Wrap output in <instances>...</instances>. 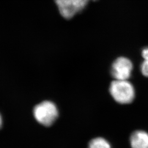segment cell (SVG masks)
Instances as JSON below:
<instances>
[{"mask_svg":"<svg viewBox=\"0 0 148 148\" xmlns=\"http://www.w3.org/2000/svg\"><path fill=\"white\" fill-rule=\"evenodd\" d=\"M33 114L38 123L45 126H49L58 116V110L52 101H43L34 107Z\"/></svg>","mask_w":148,"mask_h":148,"instance_id":"cell-2","label":"cell"},{"mask_svg":"<svg viewBox=\"0 0 148 148\" xmlns=\"http://www.w3.org/2000/svg\"><path fill=\"white\" fill-rule=\"evenodd\" d=\"M109 91L114 99L122 104L131 103L135 97L134 88L128 80L115 79L111 82Z\"/></svg>","mask_w":148,"mask_h":148,"instance_id":"cell-1","label":"cell"},{"mask_svg":"<svg viewBox=\"0 0 148 148\" xmlns=\"http://www.w3.org/2000/svg\"><path fill=\"white\" fill-rule=\"evenodd\" d=\"M132 148H148V133L144 131H136L130 137Z\"/></svg>","mask_w":148,"mask_h":148,"instance_id":"cell-5","label":"cell"},{"mask_svg":"<svg viewBox=\"0 0 148 148\" xmlns=\"http://www.w3.org/2000/svg\"><path fill=\"white\" fill-rule=\"evenodd\" d=\"M2 123H3L2 117L1 115L0 114V128H1V127H2Z\"/></svg>","mask_w":148,"mask_h":148,"instance_id":"cell-8","label":"cell"},{"mask_svg":"<svg viewBox=\"0 0 148 148\" xmlns=\"http://www.w3.org/2000/svg\"><path fill=\"white\" fill-rule=\"evenodd\" d=\"M142 54L144 61L140 65V71L144 76L148 77V47L143 49Z\"/></svg>","mask_w":148,"mask_h":148,"instance_id":"cell-7","label":"cell"},{"mask_svg":"<svg viewBox=\"0 0 148 148\" xmlns=\"http://www.w3.org/2000/svg\"><path fill=\"white\" fill-rule=\"evenodd\" d=\"M88 148H111L110 143L106 139L97 137L90 141Z\"/></svg>","mask_w":148,"mask_h":148,"instance_id":"cell-6","label":"cell"},{"mask_svg":"<svg viewBox=\"0 0 148 148\" xmlns=\"http://www.w3.org/2000/svg\"><path fill=\"white\" fill-rule=\"evenodd\" d=\"M133 70V64L129 59L121 57L117 58L112 64L111 74L115 79L128 80Z\"/></svg>","mask_w":148,"mask_h":148,"instance_id":"cell-4","label":"cell"},{"mask_svg":"<svg viewBox=\"0 0 148 148\" xmlns=\"http://www.w3.org/2000/svg\"><path fill=\"white\" fill-rule=\"evenodd\" d=\"M90 0H55L59 11L63 18L69 19L84 10Z\"/></svg>","mask_w":148,"mask_h":148,"instance_id":"cell-3","label":"cell"}]
</instances>
